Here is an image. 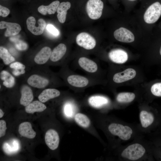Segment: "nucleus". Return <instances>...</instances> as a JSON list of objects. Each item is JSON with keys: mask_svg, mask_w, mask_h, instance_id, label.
Masks as SVG:
<instances>
[{"mask_svg": "<svg viewBox=\"0 0 161 161\" xmlns=\"http://www.w3.org/2000/svg\"><path fill=\"white\" fill-rule=\"evenodd\" d=\"M103 3L101 0H89L86 4L87 13L91 19L96 20L101 16Z\"/></svg>", "mask_w": 161, "mask_h": 161, "instance_id": "obj_4", "label": "nucleus"}, {"mask_svg": "<svg viewBox=\"0 0 161 161\" xmlns=\"http://www.w3.org/2000/svg\"><path fill=\"white\" fill-rule=\"evenodd\" d=\"M145 152V149L142 145L135 143L125 148L122 152L121 156L124 158L136 160L142 157Z\"/></svg>", "mask_w": 161, "mask_h": 161, "instance_id": "obj_1", "label": "nucleus"}, {"mask_svg": "<svg viewBox=\"0 0 161 161\" xmlns=\"http://www.w3.org/2000/svg\"><path fill=\"white\" fill-rule=\"evenodd\" d=\"M52 52L51 48L49 47H43L35 56V62L38 64H44L50 58Z\"/></svg>", "mask_w": 161, "mask_h": 161, "instance_id": "obj_17", "label": "nucleus"}, {"mask_svg": "<svg viewBox=\"0 0 161 161\" xmlns=\"http://www.w3.org/2000/svg\"><path fill=\"white\" fill-rule=\"evenodd\" d=\"M68 83L71 86L76 88H83L89 83L87 78L80 75L73 74L69 75L67 78Z\"/></svg>", "mask_w": 161, "mask_h": 161, "instance_id": "obj_10", "label": "nucleus"}, {"mask_svg": "<svg viewBox=\"0 0 161 161\" xmlns=\"http://www.w3.org/2000/svg\"><path fill=\"white\" fill-rule=\"evenodd\" d=\"M46 28L49 33L54 36H57L59 35V32L58 30L52 24H48Z\"/></svg>", "mask_w": 161, "mask_h": 161, "instance_id": "obj_33", "label": "nucleus"}, {"mask_svg": "<svg viewBox=\"0 0 161 161\" xmlns=\"http://www.w3.org/2000/svg\"><path fill=\"white\" fill-rule=\"evenodd\" d=\"M109 57L113 62L118 64L126 62L128 59L127 53L123 50L116 49L112 50L109 53Z\"/></svg>", "mask_w": 161, "mask_h": 161, "instance_id": "obj_11", "label": "nucleus"}, {"mask_svg": "<svg viewBox=\"0 0 161 161\" xmlns=\"http://www.w3.org/2000/svg\"><path fill=\"white\" fill-rule=\"evenodd\" d=\"M161 15V3L156 1L151 4L146 10L144 15L145 21L148 24L156 22Z\"/></svg>", "mask_w": 161, "mask_h": 161, "instance_id": "obj_3", "label": "nucleus"}, {"mask_svg": "<svg viewBox=\"0 0 161 161\" xmlns=\"http://www.w3.org/2000/svg\"><path fill=\"white\" fill-rule=\"evenodd\" d=\"M75 120L78 125L84 128H87L90 125L89 119L86 115L82 113L76 114L75 115Z\"/></svg>", "mask_w": 161, "mask_h": 161, "instance_id": "obj_27", "label": "nucleus"}, {"mask_svg": "<svg viewBox=\"0 0 161 161\" xmlns=\"http://www.w3.org/2000/svg\"><path fill=\"white\" fill-rule=\"evenodd\" d=\"M27 82L30 86L38 89L45 88L49 83L47 79L35 74L30 76L28 78Z\"/></svg>", "mask_w": 161, "mask_h": 161, "instance_id": "obj_14", "label": "nucleus"}, {"mask_svg": "<svg viewBox=\"0 0 161 161\" xmlns=\"http://www.w3.org/2000/svg\"><path fill=\"white\" fill-rule=\"evenodd\" d=\"M18 131L21 136L29 139L34 138L36 135L35 132L32 128L31 124L27 122L22 123L20 124Z\"/></svg>", "mask_w": 161, "mask_h": 161, "instance_id": "obj_16", "label": "nucleus"}, {"mask_svg": "<svg viewBox=\"0 0 161 161\" xmlns=\"http://www.w3.org/2000/svg\"><path fill=\"white\" fill-rule=\"evenodd\" d=\"M10 67L14 69L21 71L24 70L25 68V65L22 63L18 62H15L11 64L10 65Z\"/></svg>", "mask_w": 161, "mask_h": 161, "instance_id": "obj_34", "label": "nucleus"}, {"mask_svg": "<svg viewBox=\"0 0 161 161\" xmlns=\"http://www.w3.org/2000/svg\"><path fill=\"white\" fill-rule=\"evenodd\" d=\"M6 28L4 33L6 37L14 36L18 34L21 30L19 24L16 23L9 22L4 21L0 22V29Z\"/></svg>", "mask_w": 161, "mask_h": 161, "instance_id": "obj_12", "label": "nucleus"}, {"mask_svg": "<svg viewBox=\"0 0 161 161\" xmlns=\"http://www.w3.org/2000/svg\"><path fill=\"white\" fill-rule=\"evenodd\" d=\"M4 114V113L2 109H0V118H2Z\"/></svg>", "mask_w": 161, "mask_h": 161, "instance_id": "obj_38", "label": "nucleus"}, {"mask_svg": "<svg viewBox=\"0 0 161 161\" xmlns=\"http://www.w3.org/2000/svg\"><path fill=\"white\" fill-rule=\"evenodd\" d=\"M160 55H161V46L160 49Z\"/></svg>", "mask_w": 161, "mask_h": 161, "instance_id": "obj_39", "label": "nucleus"}, {"mask_svg": "<svg viewBox=\"0 0 161 161\" xmlns=\"http://www.w3.org/2000/svg\"><path fill=\"white\" fill-rule=\"evenodd\" d=\"M151 90L154 95L161 97V82L154 84L151 87Z\"/></svg>", "mask_w": 161, "mask_h": 161, "instance_id": "obj_31", "label": "nucleus"}, {"mask_svg": "<svg viewBox=\"0 0 161 161\" xmlns=\"http://www.w3.org/2000/svg\"><path fill=\"white\" fill-rule=\"evenodd\" d=\"M21 94L20 104L24 106H26L30 103L33 99L32 90L28 86L24 85L21 88Z\"/></svg>", "mask_w": 161, "mask_h": 161, "instance_id": "obj_15", "label": "nucleus"}, {"mask_svg": "<svg viewBox=\"0 0 161 161\" xmlns=\"http://www.w3.org/2000/svg\"><path fill=\"white\" fill-rule=\"evenodd\" d=\"M64 112L67 117H72L74 115V110L72 106L69 103L66 104L64 108Z\"/></svg>", "mask_w": 161, "mask_h": 161, "instance_id": "obj_32", "label": "nucleus"}, {"mask_svg": "<svg viewBox=\"0 0 161 161\" xmlns=\"http://www.w3.org/2000/svg\"><path fill=\"white\" fill-rule=\"evenodd\" d=\"M60 4V1L56 0L52 2L49 5H41L38 8V10L41 14L45 15L47 13L49 14H54L56 11Z\"/></svg>", "mask_w": 161, "mask_h": 161, "instance_id": "obj_22", "label": "nucleus"}, {"mask_svg": "<svg viewBox=\"0 0 161 161\" xmlns=\"http://www.w3.org/2000/svg\"><path fill=\"white\" fill-rule=\"evenodd\" d=\"M78 62L81 68L89 73H94L98 70L97 64L93 61L86 57H80Z\"/></svg>", "mask_w": 161, "mask_h": 161, "instance_id": "obj_13", "label": "nucleus"}, {"mask_svg": "<svg viewBox=\"0 0 161 161\" xmlns=\"http://www.w3.org/2000/svg\"><path fill=\"white\" fill-rule=\"evenodd\" d=\"M47 108L46 106L40 101L35 100L26 106V112L28 113L33 114L35 112H41Z\"/></svg>", "mask_w": 161, "mask_h": 161, "instance_id": "obj_21", "label": "nucleus"}, {"mask_svg": "<svg viewBox=\"0 0 161 161\" xmlns=\"http://www.w3.org/2000/svg\"><path fill=\"white\" fill-rule=\"evenodd\" d=\"M20 145L18 140H13L9 142L3 144V151L7 154H11L17 152L19 149Z\"/></svg>", "mask_w": 161, "mask_h": 161, "instance_id": "obj_24", "label": "nucleus"}, {"mask_svg": "<svg viewBox=\"0 0 161 161\" xmlns=\"http://www.w3.org/2000/svg\"><path fill=\"white\" fill-rule=\"evenodd\" d=\"M71 6V3L68 1L63 2L60 3L56 10L58 13L57 17L59 22L63 23L65 22L67 11Z\"/></svg>", "mask_w": 161, "mask_h": 161, "instance_id": "obj_20", "label": "nucleus"}, {"mask_svg": "<svg viewBox=\"0 0 161 161\" xmlns=\"http://www.w3.org/2000/svg\"><path fill=\"white\" fill-rule=\"evenodd\" d=\"M0 57L6 65H8L15 61L14 58L9 53L8 50L1 46L0 47Z\"/></svg>", "mask_w": 161, "mask_h": 161, "instance_id": "obj_28", "label": "nucleus"}, {"mask_svg": "<svg viewBox=\"0 0 161 161\" xmlns=\"http://www.w3.org/2000/svg\"><path fill=\"white\" fill-rule=\"evenodd\" d=\"M136 74V71L134 69L128 68L122 72L115 74L113 79L116 83H121L133 79Z\"/></svg>", "mask_w": 161, "mask_h": 161, "instance_id": "obj_9", "label": "nucleus"}, {"mask_svg": "<svg viewBox=\"0 0 161 161\" xmlns=\"http://www.w3.org/2000/svg\"><path fill=\"white\" fill-rule=\"evenodd\" d=\"M114 35L117 40L122 42L131 43L134 41L135 39L133 33L128 29L123 27L115 30Z\"/></svg>", "mask_w": 161, "mask_h": 161, "instance_id": "obj_7", "label": "nucleus"}, {"mask_svg": "<svg viewBox=\"0 0 161 161\" xmlns=\"http://www.w3.org/2000/svg\"><path fill=\"white\" fill-rule=\"evenodd\" d=\"M13 74L16 76H18L21 74H24L25 72V71L24 70H18L15 69L12 72Z\"/></svg>", "mask_w": 161, "mask_h": 161, "instance_id": "obj_37", "label": "nucleus"}, {"mask_svg": "<svg viewBox=\"0 0 161 161\" xmlns=\"http://www.w3.org/2000/svg\"><path fill=\"white\" fill-rule=\"evenodd\" d=\"M60 92L55 89H47L43 90L39 95L38 99L42 103H45L50 99L59 96Z\"/></svg>", "mask_w": 161, "mask_h": 161, "instance_id": "obj_18", "label": "nucleus"}, {"mask_svg": "<svg viewBox=\"0 0 161 161\" xmlns=\"http://www.w3.org/2000/svg\"><path fill=\"white\" fill-rule=\"evenodd\" d=\"M0 78L3 81V85L7 88H12L15 84L14 78L7 71L3 70L1 72Z\"/></svg>", "mask_w": 161, "mask_h": 161, "instance_id": "obj_26", "label": "nucleus"}, {"mask_svg": "<svg viewBox=\"0 0 161 161\" xmlns=\"http://www.w3.org/2000/svg\"><path fill=\"white\" fill-rule=\"evenodd\" d=\"M38 22L39 24L36 26L35 25L36 20L33 16L28 17L26 21L27 29L33 35H37L43 33L46 25L45 21L42 18L39 19Z\"/></svg>", "mask_w": 161, "mask_h": 161, "instance_id": "obj_6", "label": "nucleus"}, {"mask_svg": "<svg viewBox=\"0 0 161 161\" xmlns=\"http://www.w3.org/2000/svg\"><path fill=\"white\" fill-rule=\"evenodd\" d=\"M9 9L2 5H0V16L2 17L7 16L10 13Z\"/></svg>", "mask_w": 161, "mask_h": 161, "instance_id": "obj_36", "label": "nucleus"}, {"mask_svg": "<svg viewBox=\"0 0 161 161\" xmlns=\"http://www.w3.org/2000/svg\"><path fill=\"white\" fill-rule=\"evenodd\" d=\"M66 47L65 44L61 43L55 47L52 52L50 58L52 62L58 61L61 59L66 53Z\"/></svg>", "mask_w": 161, "mask_h": 161, "instance_id": "obj_19", "label": "nucleus"}, {"mask_svg": "<svg viewBox=\"0 0 161 161\" xmlns=\"http://www.w3.org/2000/svg\"><path fill=\"white\" fill-rule=\"evenodd\" d=\"M11 40L15 43V47L18 50H25L28 48L27 44L23 41L14 39V38L11 39Z\"/></svg>", "mask_w": 161, "mask_h": 161, "instance_id": "obj_30", "label": "nucleus"}, {"mask_svg": "<svg viewBox=\"0 0 161 161\" xmlns=\"http://www.w3.org/2000/svg\"><path fill=\"white\" fill-rule=\"evenodd\" d=\"M130 0V1H134V0Z\"/></svg>", "mask_w": 161, "mask_h": 161, "instance_id": "obj_40", "label": "nucleus"}, {"mask_svg": "<svg viewBox=\"0 0 161 161\" xmlns=\"http://www.w3.org/2000/svg\"><path fill=\"white\" fill-rule=\"evenodd\" d=\"M7 129L5 121L3 120H0V137L4 136L6 133Z\"/></svg>", "mask_w": 161, "mask_h": 161, "instance_id": "obj_35", "label": "nucleus"}, {"mask_svg": "<svg viewBox=\"0 0 161 161\" xmlns=\"http://www.w3.org/2000/svg\"><path fill=\"white\" fill-rule=\"evenodd\" d=\"M140 119L142 126L144 128H147L151 125L154 120L153 115L151 113L145 110L140 112Z\"/></svg>", "mask_w": 161, "mask_h": 161, "instance_id": "obj_25", "label": "nucleus"}, {"mask_svg": "<svg viewBox=\"0 0 161 161\" xmlns=\"http://www.w3.org/2000/svg\"><path fill=\"white\" fill-rule=\"evenodd\" d=\"M108 129L112 134L118 136L124 140H129L133 133L131 128L129 126L113 123L109 125Z\"/></svg>", "mask_w": 161, "mask_h": 161, "instance_id": "obj_2", "label": "nucleus"}, {"mask_svg": "<svg viewBox=\"0 0 161 161\" xmlns=\"http://www.w3.org/2000/svg\"><path fill=\"white\" fill-rule=\"evenodd\" d=\"M76 42L78 46L87 50L93 49L96 45L95 39L85 32H81L77 35Z\"/></svg>", "mask_w": 161, "mask_h": 161, "instance_id": "obj_5", "label": "nucleus"}, {"mask_svg": "<svg viewBox=\"0 0 161 161\" xmlns=\"http://www.w3.org/2000/svg\"><path fill=\"white\" fill-rule=\"evenodd\" d=\"M59 137L57 132L53 129H50L46 132L45 141L46 144L51 150H53L58 147Z\"/></svg>", "mask_w": 161, "mask_h": 161, "instance_id": "obj_8", "label": "nucleus"}, {"mask_svg": "<svg viewBox=\"0 0 161 161\" xmlns=\"http://www.w3.org/2000/svg\"><path fill=\"white\" fill-rule=\"evenodd\" d=\"M88 102L92 106L97 108L107 104L108 102V100L103 96L94 95L89 98Z\"/></svg>", "mask_w": 161, "mask_h": 161, "instance_id": "obj_23", "label": "nucleus"}, {"mask_svg": "<svg viewBox=\"0 0 161 161\" xmlns=\"http://www.w3.org/2000/svg\"><path fill=\"white\" fill-rule=\"evenodd\" d=\"M135 97V95L133 93L122 92L118 95L117 100L120 103H129L133 101Z\"/></svg>", "mask_w": 161, "mask_h": 161, "instance_id": "obj_29", "label": "nucleus"}]
</instances>
